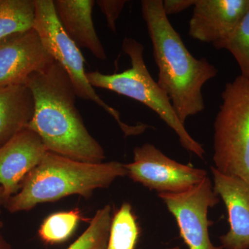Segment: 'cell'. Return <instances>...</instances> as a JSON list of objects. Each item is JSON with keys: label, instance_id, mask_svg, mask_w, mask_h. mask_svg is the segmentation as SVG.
<instances>
[{"label": "cell", "instance_id": "6da1fadb", "mask_svg": "<svg viewBox=\"0 0 249 249\" xmlns=\"http://www.w3.org/2000/svg\"><path fill=\"white\" fill-rule=\"evenodd\" d=\"M24 85L35 103L27 127L38 134L47 150L85 163H102L104 150L85 127L76 106V91L58 62L33 73Z\"/></svg>", "mask_w": 249, "mask_h": 249}, {"label": "cell", "instance_id": "7a4b0ae2", "mask_svg": "<svg viewBox=\"0 0 249 249\" xmlns=\"http://www.w3.org/2000/svg\"><path fill=\"white\" fill-rule=\"evenodd\" d=\"M142 11L159 69L157 83L184 124L205 109L202 88L217 76V70L190 53L165 15L162 0H142Z\"/></svg>", "mask_w": 249, "mask_h": 249}, {"label": "cell", "instance_id": "3957f363", "mask_svg": "<svg viewBox=\"0 0 249 249\" xmlns=\"http://www.w3.org/2000/svg\"><path fill=\"white\" fill-rule=\"evenodd\" d=\"M125 175L124 165L119 162L85 163L48 151L27 175L20 191L6 201V208L17 213L73 195L89 197L95 190L107 188Z\"/></svg>", "mask_w": 249, "mask_h": 249}, {"label": "cell", "instance_id": "277c9868", "mask_svg": "<svg viewBox=\"0 0 249 249\" xmlns=\"http://www.w3.org/2000/svg\"><path fill=\"white\" fill-rule=\"evenodd\" d=\"M122 49L130 59L132 67L121 73L104 74L98 71L87 73L90 84L132 98L155 111L175 131L183 148L204 158L202 145L190 135L178 119L166 93L160 88L147 70L144 60V47L132 37H125Z\"/></svg>", "mask_w": 249, "mask_h": 249}, {"label": "cell", "instance_id": "5b68a950", "mask_svg": "<svg viewBox=\"0 0 249 249\" xmlns=\"http://www.w3.org/2000/svg\"><path fill=\"white\" fill-rule=\"evenodd\" d=\"M214 122V168L249 185V79L227 83Z\"/></svg>", "mask_w": 249, "mask_h": 249}, {"label": "cell", "instance_id": "8992f818", "mask_svg": "<svg viewBox=\"0 0 249 249\" xmlns=\"http://www.w3.org/2000/svg\"><path fill=\"white\" fill-rule=\"evenodd\" d=\"M36 19L34 29L54 60L66 71L77 97L93 101L114 118L125 136L142 133L145 124L129 125L121 120L120 113L101 99L88 80L85 70V59L80 49L67 36L59 22L53 0H36Z\"/></svg>", "mask_w": 249, "mask_h": 249}, {"label": "cell", "instance_id": "52a82bcc", "mask_svg": "<svg viewBox=\"0 0 249 249\" xmlns=\"http://www.w3.org/2000/svg\"><path fill=\"white\" fill-rule=\"evenodd\" d=\"M127 176L159 193H181L207 178V172L182 164L145 143L134 149V160L124 164Z\"/></svg>", "mask_w": 249, "mask_h": 249}, {"label": "cell", "instance_id": "ba28073f", "mask_svg": "<svg viewBox=\"0 0 249 249\" xmlns=\"http://www.w3.org/2000/svg\"><path fill=\"white\" fill-rule=\"evenodd\" d=\"M158 196L175 218L180 235L189 249H223L213 245L210 239L208 212L219 199L208 177L183 193H160Z\"/></svg>", "mask_w": 249, "mask_h": 249}, {"label": "cell", "instance_id": "9c48e42d", "mask_svg": "<svg viewBox=\"0 0 249 249\" xmlns=\"http://www.w3.org/2000/svg\"><path fill=\"white\" fill-rule=\"evenodd\" d=\"M53 61L35 29L8 36L0 40V88L24 85Z\"/></svg>", "mask_w": 249, "mask_h": 249}, {"label": "cell", "instance_id": "30bf717a", "mask_svg": "<svg viewBox=\"0 0 249 249\" xmlns=\"http://www.w3.org/2000/svg\"><path fill=\"white\" fill-rule=\"evenodd\" d=\"M249 8V0H196L188 34L221 49Z\"/></svg>", "mask_w": 249, "mask_h": 249}, {"label": "cell", "instance_id": "8fae6325", "mask_svg": "<svg viewBox=\"0 0 249 249\" xmlns=\"http://www.w3.org/2000/svg\"><path fill=\"white\" fill-rule=\"evenodd\" d=\"M47 152L38 134L27 127L0 147V186L4 203L18 193Z\"/></svg>", "mask_w": 249, "mask_h": 249}, {"label": "cell", "instance_id": "7c38bea8", "mask_svg": "<svg viewBox=\"0 0 249 249\" xmlns=\"http://www.w3.org/2000/svg\"><path fill=\"white\" fill-rule=\"evenodd\" d=\"M214 193L227 208L230 228L219 237L223 249H249V185L211 167Z\"/></svg>", "mask_w": 249, "mask_h": 249}, {"label": "cell", "instance_id": "4fadbf2b", "mask_svg": "<svg viewBox=\"0 0 249 249\" xmlns=\"http://www.w3.org/2000/svg\"><path fill=\"white\" fill-rule=\"evenodd\" d=\"M54 7L62 29L78 48L88 49L99 60L107 59L93 25V0H55Z\"/></svg>", "mask_w": 249, "mask_h": 249}, {"label": "cell", "instance_id": "5bb4252c", "mask_svg": "<svg viewBox=\"0 0 249 249\" xmlns=\"http://www.w3.org/2000/svg\"><path fill=\"white\" fill-rule=\"evenodd\" d=\"M34 109V96L27 85L0 88V147L27 127Z\"/></svg>", "mask_w": 249, "mask_h": 249}, {"label": "cell", "instance_id": "9a60e30c", "mask_svg": "<svg viewBox=\"0 0 249 249\" xmlns=\"http://www.w3.org/2000/svg\"><path fill=\"white\" fill-rule=\"evenodd\" d=\"M36 0H0V40L34 29Z\"/></svg>", "mask_w": 249, "mask_h": 249}, {"label": "cell", "instance_id": "2e32d148", "mask_svg": "<svg viewBox=\"0 0 249 249\" xmlns=\"http://www.w3.org/2000/svg\"><path fill=\"white\" fill-rule=\"evenodd\" d=\"M139 237V228L132 206L124 203L111 220L106 249H134Z\"/></svg>", "mask_w": 249, "mask_h": 249}, {"label": "cell", "instance_id": "e0dca14e", "mask_svg": "<svg viewBox=\"0 0 249 249\" xmlns=\"http://www.w3.org/2000/svg\"><path fill=\"white\" fill-rule=\"evenodd\" d=\"M112 220L110 205L98 210L89 227L67 249H106Z\"/></svg>", "mask_w": 249, "mask_h": 249}, {"label": "cell", "instance_id": "ac0fdd59", "mask_svg": "<svg viewBox=\"0 0 249 249\" xmlns=\"http://www.w3.org/2000/svg\"><path fill=\"white\" fill-rule=\"evenodd\" d=\"M80 219L78 209L55 213L44 220L39 229V235L46 243H62L71 237Z\"/></svg>", "mask_w": 249, "mask_h": 249}, {"label": "cell", "instance_id": "d6986e66", "mask_svg": "<svg viewBox=\"0 0 249 249\" xmlns=\"http://www.w3.org/2000/svg\"><path fill=\"white\" fill-rule=\"evenodd\" d=\"M221 49L232 54L240 67V76L249 79V8Z\"/></svg>", "mask_w": 249, "mask_h": 249}, {"label": "cell", "instance_id": "ffe728a7", "mask_svg": "<svg viewBox=\"0 0 249 249\" xmlns=\"http://www.w3.org/2000/svg\"><path fill=\"white\" fill-rule=\"evenodd\" d=\"M96 4L106 18L107 27L112 32H116V23L121 13L127 4L125 0H98Z\"/></svg>", "mask_w": 249, "mask_h": 249}, {"label": "cell", "instance_id": "44dd1931", "mask_svg": "<svg viewBox=\"0 0 249 249\" xmlns=\"http://www.w3.org/2000/svg\"><path fill=\"white\" fill-rule=\"evenodd\" d=\"M196 0H165L163 1V11L167 16L178 14L194 6Z\"/></svg>", "mask_w": 249, "mask_h": 249}, {"label": "cell", "instance_id": "7402d4cb", "mask_svg": "<svg viewBox=\"0 0 249 249\" xmlns=\"http://www.w3.org/2000/svg\"><path fill=\"white\" fill-rule=\"evenodd\" d=\"M0 249H11V247L0 234Z\"/></svg>", "mask_w": 249, "mask_h": 249}, {"label": "cell", "instance_id": "603a6c76", "mask_svg": "<svg viewBox=\"0 0 249 249\" xmlns=\"http://www.w3.org/2000/svg\"><path fill=\"white\" fill-rule=\"evenodd\" d=\"M4 202V196H3V189L1 186H0V207L2 203ZM0 214H1V209H0ZM3 224L1 221L0 220V228L2 227Z\"/></svg>", "mask_w": 249, "mask_h": 249}, {"label": "cell", "instance_id": "cb8c5ba5", "mask_svg": "<svg viewBox=\"0 0 249 249\" xmlns=\"http://www.w3.org/2000/svg\"><path fill=\"white\" fill-rule=\"evenodd\" d=\"M179 249V247H173V248H169V249Z\"/></svg>", "mask_w": 249, "mask_h": 249}]
</instances>
